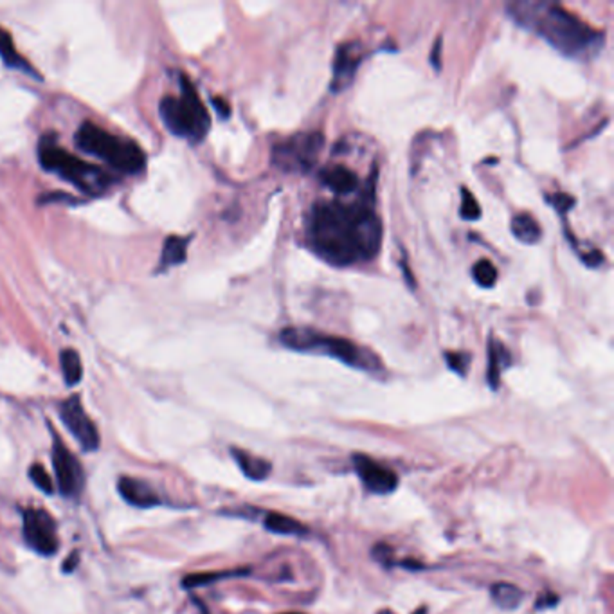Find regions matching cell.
<instances>
[{
    "mask_svg": "<svg viewBox=\"0 0 614 614\" xmlns=\"http://www.w3.org/2000/svg\"><path fill=\"white\" fill-rule=\"evenodd\" d=\"M369 197L359 202H317L312 206L305 237L308 247L336 267L373 259L382 244V222Z\"/></svg>",
    "mask_w": 614,
    "mask_h": 614,
    "instance_id": "obj_1",
    "label": "cell"
},
{
    "mask_svg": "<svg viewBox=\"0 0 614 614\" xmlns=\"http://www.w3.org/2000/svg\"><path fill=\"white\" fill-rule=\"evenodd\" d=\"M506 11L515 24L533 31L568 58L591 60L604 47V33L593 29L560 4L548 0H515L506 5Z\"/></svg>",
    "mask_w": 614,
    "mask_h": 614,
    "instance_id": "obj_2",
    "label": "cell"
},
{
    "mask_svg": "<svg viewBox=\"0 0 614 614\" xmlns=\"http://www.w3.org/2000/svg\"><path fill=\"white\" fill-rule=\"evenodd\" d=\"M279 341L285 348L299 354L326 356L350 368L376 373L382 371L380 359L361 345L348 341L345 337L325 336L317 330L305 326H288L279 332Z\"/></svg>",
    "mask_w": 614,
    "mask_h": 614,
    "instance_id": "obj_3",
    "label": "cell"
},
{
    "mask_svg": "<svg viewBox=\"0 0 614 614\" xmlns=\"http://www.w3.org/2000/svg\"><path fill=\"white\" fill-rule=\"evenodd\" d=\"M38 159L42 168L54 171L56 175L89 195H102L114 182V177H111L102 168L85 162L63 150L58 144L54 133L44 135L40 139Z\"/></svg>",
    "mask_w": 614,
    "mask_h": 614,
    "instance_id": "obj_4",
    "label": "cell"
},
{
    "mask_svg": "<svg viewBox=\"0 0 614 614\" xmlns=\"http://www.w3.org/2000/svg\"><path fill=\"white\" fill-rule=\"evenodd\" d=\"M179 83L180 96H166L161 102V120L173 135L184 137L191 142H200L210 132L211 118L190 78L180 74Z\"/></svg>",
    "mask_w": 614,
    "mask_h": 614,
    "instance_id": "obj_5",
    "label": "cell"
},
{
    "mask_svg": "<svg viewBox=\"0 0 614 614\" xmlns=\"http://www.w3.org/2000/svg\"><path fill=\"white\" fill-rule=\"evenodd\" d=\"M74 141L82 151L103 159L122 173H139L146 166V155L137 142L118 137L91 122L78 128Z\"/></svg>",
    "mask_w": 614,
    "mask_h": 614,
    "instance_id": "obj_6",
    "label": "cell"
},
{
    "mask_svg": "<svg viewBox=\"0 0 614 614\" xmlns=\"http://www.w3.org/2000/svg\"><path fill=\"white\" fill-rule=\"evenodd\" d=\"M325 144L321 132H299L278 142L272 150V164L285 173H308Z\"/></svg>",
    "mask_w": 614,
    "mask_h": 614,
    "instance_id": "obj_7",
    "label": "cell"
},
{
    "mask_svg": "<svg viewBox=\"0 0 614 614\" xmlns=\"http://www.w3.org/2000/svg\"><path fill=\"white\" fill-rule=\"evenodd\" d=\"M53 469L56 487L65 497H78L82 493L85 487L83 467L56 433H53Z\"/></svg>",
    "mask_w": 614,
    "mask_h": 614,
    "instance_id": "obj_8",
    "label": "cell"
},
{
    "mask_svg": "<svg viewBox=\"0 0 614 614\" xmlns=\"http://www.w3.org/2000/svg\"><path fill=\"white\" fill-rule=\"evenodd\" d=\"M24 539L40 555L51 557L58 551L56 521L44 508H27L24 512Z\"/></svg>",
    "mask_w": 614,
    "mask_h": 614,
    "instance_id": "obj_9",
    "label": "cell"
},
{
    "mask_svg": "<svg viewBox=\"0 0 614 614\" xmlns=\"http://www.w3.org/2000/svg\"><path fill=\"white\" fill-rule=\"evenodd\" d=\"M60 418L67 431L78 440L83 451H96L100 447V433L96 424L85 413L80 396H71L60 405Z\"/></svg>",
    "mask_w": 614,
    "mask_h": 614,
    "instance_id": "obj_10",
    "label": "cell"
},
{
    "mask_svg": "<svg viewBox=\"0 0 614 614\" xmlns=\"http://www.w3.org/2000/svg\"><path fill=\"white\" fill-rule=\"evenodd\" d=\"M352 462H354L357 476L361 478V482L365 483V487L371 493L387 495V493L396 491L398 478L387 467L376 463L375 460H371L365 454H354Z\"/></svg>",
    "mask_w": 614,
    "mask_h": 614,
    "instance_id": "obj_11",
    "label": "cell"
},
{
    "mask_svg": "<svg viewBox=\"0 0 614 614\" xmlns=\"http://www.w3.org/2000/svg\"><path fill=\"white\" fill-rule=\"evenodd\" d=\"M361 62H363V51L359 44L348 42L337 47L336 60H334V78H332L334 93H343L352 85Z\"/></svg>",
    "mask_w": 614,
    "mask_h": 614,
    "instance_id": "obj_12",
    "label": "cell"
},
{
    "mask_svg": "<svg viewBox=\"0 0 614 614\" xmlns=\"http://www.w3.org/2000/svg\"><path fill=\"white\" fill-rule=\"evenodd\" d=\"M118 491L124 501L137 508H151L161 504V497L142 480L123 476L118 482Z\"/></svg>",
    "mask_w": 614,
    "mask_h": 614,
    "instance_id": "obj_13",
    "label": "cell"
},
{
    "mask_svg": "<svg viewBox=\"0 0 614 614\" xmlns=\"http://www.w3.org/2000/svg\"><path fill=\"white\" fill-rule=\"evenodd\" d=\"M319 180L337 195H350L359 190L357 175L343 164H334L321 170Z\"/></svg>",
    "mask_w": 614,
    "mask_h": 614,
    "instance_id": "obj_14",
    "label": "cell"
},
{
    "mask_svg": "<svg viewBox=\"0 0 614 614\" xmlns=\"http://www.w3.org/2000/svg\"><path fill=\"white\" fill-rule=\"evenodd\" d=\"M0 58L5 63V67L20 71V73H24V74H27L31 78L42 80L38 71L15 49L13 38H11V34L4 27H0Z\"/></svg>",
    "mask_w": 614,
    "mask_h": 614,
    "instance_id": "obj_15",
    "label": "cell"
},
{
    "mask_svg": "<svg viewBox=\"0 0 614 614\" xmlns=\"http://www.w3.org/2000/svg\"><path fill=\"white\" fill-rule=\"evenodd\" d=\"M510 229H512V235L521 244H526V246H533V244L541 242V239H542V229H541L539 222L528 213H521V215L513 217Z\"/></svg>",
    "mask_w": 614,
    "mask_h": 614,
    "instance_id": "obj_16",
    "label": "cell"
},
{
    "mask_svg": "<svg viewBox=\"0 0 614 614\" xmlns=\"http://www.w3.org/2000/svg\"><path fill=\"white\" fill-rule=\"evenodd\" d=\"M510 365H512L510 352L504 348L502 343L492 339L491 346H489V371H487V382H489L492 389L499 387L501 373Z\"/></svg>",
    "mask_w": 614,
    "mask_h": 614,
    "instance_id": "obj_17",
    "label": "cell"
},
{
    "mask_svg": "<svg viewBox=\"0 0 614 614\" xmlns=\"http://www.w3.org/2000/svg\"><path fill=\"white\" fill-rule=\"evenodd\" d=\"M233 458L237 460L239 467L252 482H263L270 474V463L259 456H252L242 449H231Z\"/></svg>",
    "mask_w": 614,
    "mask_h": 614,
    "instance_id": "obj_18",
    "label": "cell"
},
{
    "mask_svg": "<svg viewBox=\"0 0 614 614\" xmlns=\"http://www.w3.org/2000/svg\"><path fill=\"white\" fill-rule=\"evenodd\" d=\"M263 526L265 530L278 533V535H307L308 530L303 522L288 517V515H281L276 512H268L263 517Z\"/></svg>",
    "mask_w": 614,
    "mask_h": 614,
    "instance_id": "obj_19",
    "label": "cell"
},
{
    "mask_svg": "<svg viewBox=\"0 0 614 614\" xmlns=\"http://www.w3.org/2000/svg\"><path fill=\"white\" fill-rule=\"evenodd\" d=\"M492 600L504 611H513L521 606L524 595L522 591L513 586V584H506V582H499V584H493L491 590Z\"/></svg>",
    "mask_w": 614,
    "mask_h": 614,
    "instance_id": "obj_20",
    "label": "cell"
},
{
    "mask_svg": "<svg viewBox=\"0 0 614 614\" xmlns=\"http://www.w3.org/2000/svg\"><path fill=\"white\" fill-rule=\"evenodd\" d=\"M188 244L190 239H182V237H170L164 242V249H162V256H161V268H168L173 265H180L186 261L188 256Z\"/></svg>",
    "mask_w": 614,
    "mask_h": 614,
    "instance_id": "obj_21",
    "label": "cell"
},
{
    "mask_svg": "<svg viewBox=\"0 0 614 614\" xmlns=\"http://www.w3.org/2000/svg\"><path fill=\"white\" fill-rule=\"evenodd\" d=\"M60 366H62V373H63L67 385H76L82 380L83 366H82V359L76 350H71V348L62 350Z\"/></svg>",
    "mask_w": 614,
    "mask_h": 614,
    "instance_id": "obj_22",
    "label": "cell"
},
{
    "mask_svg": "<svg viewBox=\"0 0 614 614\" xmlns=\"http://www.w3.org/2000/svg\"><path fill=\"white\" fill-rule=\"evenodd\" d=\"M473 278L480 287L492 288L497 281V268L489 259H480L473 267Z\"/></svg>",
    "mask_w": 614,
    "mask_h": 614,
    "instance_id": "obj_23",
    "label": "cell"
},
{
    "mask_svg": "<svg viewBox=\"0 0 614 614\" xmlns=\"http://www.w3.org/2000/svg\"><path fill=\"white\" fill-rule=\"evenodd\" d=\"M29 480L34 483L36 489H40L45 493H53L54 492V482L53 478L45 473V469L40 463H34L29 467Z\"/></svg>",
    "mask_w": 614,
    "mask_h": 614,
    "instance_id": "obj_24",
    "label": "cell"
},
{
    "mask_svg": "<svg viewBox=\"0 0 614 614\" xmlns=\"http://www.w3.org/2000/svg\"><path fill=\"white\" fill-rule=\"evenodd\" d=\"M460 213L465 220H478L482 217V208H480L476 197L467 188L462 190V210H460Z\"/></svg>",
    "mask_w": 614,
    "mask_h": 614,
    "instance_id": "obj_25",
    "label": "cell"
},
{
    "mask_svg": "<svg viewBox=\"0 0 614 614\" xmlns=\"http://www.w3.org/2000/svg\"><path fill=\"white\" fill-rule=\"evenodd\" d=\"M445 361H447V366L453 369L454 373H458L460 376H465L469 365H471V356L463 354V352H447Z\"/></svg>",
    "mask_w": 614,
    "mask_h": 614,
    "instance_id": "obj_26",
    "label": "cell"
},
{
    "mask_svg": "<svg viewBox=\"0 0 614 614\" xmlns=\"http://www.w3.org/2000/svg\"><path fill=\"white\" fill-rule=\"evenodd\" d=\"M244 571H235V573H217V575H191L188 579H184V586L186 588H197V586H206L217 579H224V577H235V575H242Z\"/></svg>",
    "mask_w": 614,
    "mask_h": 614,
    "instance_id": "obj_27",
    "label": "cell"
},
{
    "mask_svg": "<svg viewBox=\"0 0 614 614\" xmlns=\"http://www.w3.org/2000/svg\"><path fill=\"white\" fill-rule=\"evenodd\" d=\"M550 204L559 211V215H566L573 206H575V199L568 193H555L548 197Z\"/></svg>",
    "mask_w": 614,
    "mask_h": 614,
    "instance_id": "obj_28",
    "label": "cell"
},
{
    "mask_svg": "<svg viewBox=\"0 0 614 614\" xmlns=\"http://www.w3.org/2000/svg\"><path fill=\"white\" fill-rule=\"evenodd\" d=\"M213 105H215V109H217V112H219V116H220L222 120H228V118H229L231 107L228 105V102H224L222 98H215V100H213Z\"/></svg>",
    "mask_w": 614,
    "mask_h": 614,
    "instance_id": "obj_29",
    "label": "cell"
},
{
    "mask_svg": "<svg viewBox=\"0 0 614 614\" xmlns=\"http://www.w3.org/2000/svg\"><path fill=\"white\" fill-rule=\"evenodd\" d=\"M440 49H442V40L438 38L436 44H434V49H433V53H431V63H433V67H434L436 71H440V67H442V63H440Z\"/></svg>",
    "mask_w": 614,
    "mask_h": 614,
    "instance_id": "obj_30",
    "label": "cell"
},
{
    "mask_svg": "<svg viewBox=\"0 0 614 614\" xmlns=\"http://www.w3.org/2000/svg\"><path fill=\"white\" fill-rule=\"evenodd\" d=\"M380 614H391V613H389V611H382V613Z\"/></svg>",
    "mask_w": 614,
    "mask_h": 614,
    "instance_id": "obj_31",
    "label": "cell"
},
{
    "mask_svg": "<svg viewBox=\"0 0 614 614\" xmlns=\"http://www.w3.org/2000/svg\"><path fill=\"white\" fill-rule=\"evenodd\" d=\"M288 614H297V613H288Z\"/></svg>",
    "mask_w": 614,
    "mask_h": 614,
    "instance_id": "obj_32",
    "label": "cell"
}]
</instances>
